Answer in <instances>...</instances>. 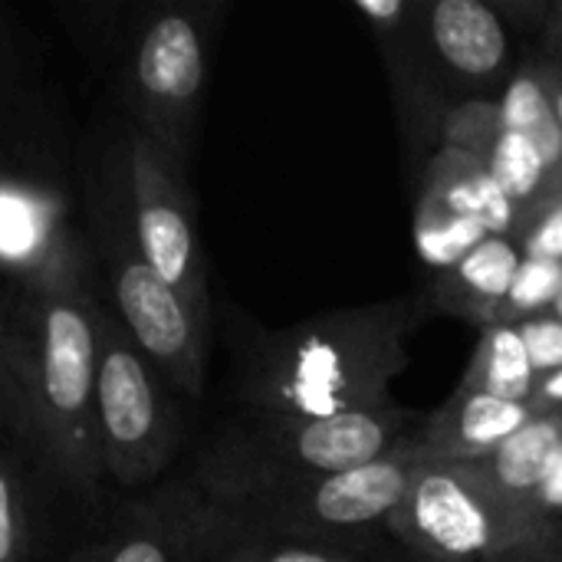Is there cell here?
Wrapping results in <instances>:
<instances>
[{
    "label": "cell",
    "mask_w": 562,
    "mask_h": 562,
    "mask_svg": "<svg viewBox=\"0 0 562 562\" xmlns=\"http://www.w3.org/2000/svg\"><path fill=\"white\" fill-rule=\"evenodd\" d=\"M102 293L95 273L7 293L3 425L72 494L95 501V359Z\"/></svg>",
    "instance_id": "1"
},
{
    "label": "cell",
    "mask_w": 562,
    "mask_h": 562,
    "mask_svg": "<svg viewBox=\"0 0 562 562\" xmlns=\"http://www.w3.org/2000/svg\"><path fill=\"white\" fill-rule=\"evenodd\" d=\"M530 402H507L481 392L458 389L425 425L415 428L412 448L422 464H474L494 454L530 418Z\"/></svg>",
    "instance_id": "13"
},
{
    "label": "cell",
    "mask_w": 562,
    "mask_h": 562,
    "mask_svg": "<svg viewBox=\"0 0 562 562\" xmlns=\"http://www.w3.org/2000/svg\"><path fill=\"white\" fill-rule=\"evenodd\" d=\"M217 3L148 7L125 36L119 89L128 125L158 142L184 171L211 79Z\"/></svg>",
    "instance_id": "6"
},
{
    "label": "cell",
    "mask_w": 562,
    "mask_h": 562,
    "mask_svg": "<svg viewBox=\"0 0 562 562\" xmlns=\"http://www.w3.org/2000/svg\"><path fill=\"white\" fill-rule=\"evenodd\" d=\"M494 105L507 128L520 132L524 138H530L537 145L547 168L562 184V132L557 115H553V105H550L547 82H543V63L527 59L524 66H517L514 76L507 79V86L497 92Z\"/></svg>",
    "instance_id": "19"
},
{
    "label": "cell",
    "mask_w": 562,
    "mask_h": 562,
    "mask_svg": "<svg viewBox=\"0 0 562 562\" xmlns=\"http://www.w3.org/2000/svg\"><path fill=\"white\" fill-rule=\"evenodd\" d=\"M122 171L132 234L151 270L181 296L191 316L211 333V286L207 254L188 191V171L145 132L125 125L122 135Z\"/></svg>",
    "instance_id": "9"
},
{
    "label": "cell",
    "mask_w": 562,
    "mask_h": 562,
    "mask_svg": "<svg viewBox=\"0 0 562 562\" xmlns=\"http://www.w3.org/2000/svg\"><path fill=\"white\" fill-rule=\"evenodd\" d=\"M33 547V507L16 454L0 448V562H26Z\"/></svg>",
    "instance_id": "22"
},
{
    "label": "cell",
    "mask_w": 562,
    "mask_h": 562,
    "mask_svg": "<svg viewBox=\"0 0 562 562\" xmlns=\"http://www.w3.org/2000/svg\"><path fill=\"white\" fill-rule=\"evenodd\" d=\"M191 514H194V553L201 562H359L356 550L349 547L303 543V540L217 524L207 514H201L194 501H191Z\"/></svg>",
    "instance_id": "18"
},
{
    "label": "cell",
    "mask_w": 562,
    "mask_h": 562,
    "mask_svg": "<svg viewBox=\"0 0 562 562\" xmlns=\"http://www.w3.org/2000/svg\"><path fill=\"white\" fill-rule=\"evenodd\" d=\"M562 290V263L557 260H540V257H524L514 283L507 290V300L497 313V323L504 326H517L524 319L543 316L553 310L557 296ZM494 323V326H497Z\"/></svg>",
    "instance_id": "23"
},
{
    "label": "cell",
    "mask_w": 562,
    "mask_h": 562,
    "mask_svg": "<svg viewBox=\"0 0 562 562\" xmlns=\"http://www.w3.org/2000/svg\"><path fill=\"white\" fill-rule=\"evenodd\" d=\"M89 270V244L66 198L36 178L0 171V273L10 286L33 290Z\"/></svg>",
    "instance_id": "10"
},
{
    "label": "cell",
    "mask_w": 562,
    "mask_h": 562,
    "mask_svg": "<svg viewBox=\"0 0 562 562\" xmlns=\"http://www.w3.org/2000/svg\"><path fill=\"white\" fill-rule=\"evenodd\" d=\"M550 316H557L562 323V290H560V296H557V303H553V310H550Z\"/></svg>",
    "instance_id": "32"
},
{
    "label": "cell",
    "mask_w": 562,
    "mask_h": 562,
    "mask_svg": "<svg viewBox=\"0 0 562 562\" xmlns=\"http://www.w3.org/2000/svg\"><path fill=\"white\" fill-rule=\"evenodd\" d=\"M562 445V412H540L514 438H507L494 454L474 461V474L510 507L540 517L537 491L547 477V468ZM543 520V517H540Z\"/></svg>",
    "instance_id": "17"
},
{
    "label": "cell",
    "mask_w": 562,
    "mask_h": 562,
    "mask_svg": "<svg viewBox=\"0 0 562 562\" xmlns=\"http://www.w3.org/2000/svg\"><path fill=\"white\" fill-rule=\"evenodd\" d=\"M231 319L234 398L254 415L333 418L385 408L392 382L408 369L405 300L319 313L286 329H263L237 313Z\"/></svg>",
    "instance_id": "2"
},
{
    "label": "cell",
    "mask_w": 562,
    "mask_h": 562,
    "mask_svg": "<svg viewBox=\"0 0 562 562\" xmlns=\"http://www.w3.org/2000/svg\"><path fill=\"white\" fill-rule=\"evenodd\" d=\"M517 244L524 257H540V260H557L562 263V194L543 201L537 211L527 214Z\"/></svg>",
    "instance_id": "24"
},
{
    "label": "cell",
    "mask_w": 562,
    "mask_h": 562,
    "mask_svg": "<svg viewBox=\"0 0 562 562\" xmlns=\"http://www.w3.org/2000/svg\"><path fill=\"white\" fill-rule=\"evenodd\" d=\"M418 201L481 224L491 237H514L524 227L520 207L497 188L487 168L468 151L441 145L425 168Z\"/></svg>",
    "instance_id": "14"
},
{
    "label": "cell",
    "mask_w": 562,
    "mask_h": 562,
    "mask_svg": "<svg viewBox=\"0 0 562 562\" xmlns=\"http://www.w3.org/2000/svg\"><path fill=\"white\" fill-rule=\"evenodd\" d=\"M418 464L422 461L412 448V438H405L385 458L342 474L303 477L231 501H198L191 491L188 494L198 510L217 524L356 550V540L362 533L385 527L392 510L402 504Z\"/></svg>",
    "instance_id": "7"
},
{
    "label": "cell",
    "mask_w": 562,
    "mask_h": 562,
    "mask_svg": "<svg viewBox=\"0 0 562 562\" xmlns=\"http://www.w3.org/2000/svg\"><path fill=\"white\" fill-rule=\"evenodd\" d=\"M458 389L507 398V402H530L537 389V372L530 366V356L517 326L497 323V326L481 329V342Z\"/></svg>",
    "instance_id": "20"
},
{
    "label": "cell",
    "mask_w": 562,
    "mask_h": 562,
    "mask_svg": "<svg viewBox=\"0 0 562 562\" xmlns=\"http://www.w3.org/2000/svg\"><path fill=\"white\" fill-rule=\"evenodd\" d=\"M530 405H533V412H562V369L537 379Z\"/></svg>",
    "instance_id": "27"
},
{
    "label": "cell",
    "mask_w": 562,
    "mask_h": 562,
    "mask_svg": "<svg viewBox=\"0 0 562 562\" xmlns=\"http://www.w3.org/2000/svg\"><path fill=\"white\" fill-rule=\"evenodd\" d=\"M198 562H201V560H198Z\"/></svg>",
    "instance_id": "33"
},
{
    "label": "cell",
    "mask_w": 562,
    "mask_h": 562,
    "mask_svg": "<svg viewBox=\"0 0 562 562\" xmlns=\"http://www.w3.org/2000/svg\"><path fill=\"white\" fill-rule=\"evenodd\" d=\"M415 415L385 405L333 418L240 412L198 454L184 484L198 501H231L263 487L326 477L385 458L415 435Z\"/></svg>",
    "instance_id": "3"
},
{
    "label": "cell",
    "mask_w": 562,
    "mask_h": 562,
    "mask_svg": "<svg viewBox=\"0 0 562 562\" xmlns=\"http://www.w3.org/2000/svg\"><path fill=\"white\" fill-rule=\"evenodd\" d=\"M385 530L428 562H562V527L501 501L471 464H418Z\"/></svg>",
    "instance_id": "5"
},
{
    "label": "cell",
    "mask_w": 562,
    "mask_h": 562,
    "mask_svg": "<svg viewBox=\"0 0 562 562\" xmlns=\"http://www.w3.org/2000/svg\"><path fill=\"white\" fill-rule=\"evenodd\" d=\"M517 333L527 346L537 379L562 369V323L557 316L543 313V316L524 319V323H517Z\"/></svg>",
    "instance_id": "25"
},
{
    "label": "cell",
    "mask_w": 562,
    "mask_h": 562,
    "mask_svg": "<svg viewBox=\"0 0 562 562\" xmlns=\"http://www.w3.org/2000/svg\"><path fill=\"white\" fill-rule=\"evenodd\" d=\"M95 441L102 477L132 491L158 481L181 445L175 389L105 310L99 313Z\"/></svg>",
    "instance_id": "8"
},
{
    "label": "cell",
    "mask_w": 562,
    "mask_h": 562,
    "mask_svg": "<svg viewBox=\"0 0 562 562\" xmlns=\"http://www.w3.org/2000/svg\"><path fill=\"white\" fill-rule=\"evenodd\" d=\"M520 260L524 250L514 237H487L458 267L438 273L435 303L445 313L487 329L497 323Z\"/></svg>",
    "instance_id": "16"
},
{
    "label": "cell",
    "mask_w": 562,
    "mask_h": 562,
    "mask_svg": "<svg viewBox=\"0 0 562 562\" xmlns=\"http://www.w3.org/2000/svg\"><path fill=\"white\" fill-rule=\"evenodd\" d=\"M543 46H547V59H550V63H557V66H562V3L550 7V20H547V40H543Z\"/></svg>",
    "instance_id": "28"
},
{
    "label": "cell",
    "mask_w": 562,
    "mask_h": 562,
    "mask_svg": "<svg viewBox=\"0 0 562 562\" xmlns=\"http://www.w3.org/2000/svg\"><path fill=\"white\" fill-rule=\"evenodd\" d=\"M418 36L428 56L471 89V99H487V89H504L514 76L510 26L497 3L487 0H428L418 3Z\"/></svg>",
    "instance_id": "11"
},
{
    "label": "cell",
    "mask_w": 562,
    "mask_h": 562,
    "mask_svg": "<svg viewBox=\"0 0 562 562\" xmlns=\"http://www.w3.org/2000/svg\"><path fill=\"white\" fill-rule=\"evenodd\" d=\"M102 562H198L194 514L184 484L125 507L119 530L105 540Z\"/></svg>",
    "instance_id": "15"
},
{
    "label": "cell",
    "mask_w": 562,
    "mask_h": 562,
    "mask_svg": "<svg viewBox=\"0 0 562 562\" xmlns=\"http://www.w3.org/2000/svg\"><path fill=\"white\" fill-rule=\"evenodd\" d=\"M3 336H7V296H0V425H3Z\"/></svg>",
    "instance_id": "30"
},
{
    "label": "cell",
    "mask_w": 562,
    "mask_h": 562,
    "mask_svg": "<svg viewBox=\"0 0 562 562\" xmlns=\"http://www.w3.org/2000/svg\"><path fill=\"white\" fill-rule=\"evenodd\" d=\"M82 234L105 310L165 375L175 395L201 398L211 333L142 257L128 217L122 155H109L99 165V175L89 178Z\"/></svg>",
    "instance_id": "4"
},
{
    "label": "cell",
    "mask_w": 562,
    "mask_h": 562,
    "mask_svg": "<svg viewBox=\"0 0 562 562\" xmlns=\"http://www.w3.org/2000/svg\"><path fill=\"white\" fill-rule=\"evenodd\" d=\"M540 63H543V82H547V92H550V105H553V115H557L562 132V66L550 63L547 56Z\"/></svg>",
    "instance_id": "29"
},
{
    "label": "cell",
    "mask_w": 562,
    "mask_h": 562,
    "mask_svg": "<svg viewBox=\"0 0 562 562\" xmlns=\"http://www.w3.org/2000/svg\"><path fill=\"white\" fill-rule=\"evenodd\" d=\"M441 145L477 158L497 188L520 207L524 221L543 201L562 194L557 175L530 138L507 128L494 99H461L441 119Z\"/></svg>",
    "instance_id": "12"
},
{
    "label": "cell",
    "mask_w": 562,
    "mask_h": 562,
    "mask_svg": "<svg viewBox=\"0 0 562 562\" xmlns=\"http://www.w3.org/2000/svg\"><path fill=\"white\" fill-rule=\"evenodd\" d=\"M105 560V543H99V547H86L82 553H76L69 562H102Z\"/></svg>",
    "instance_id": "31"
},
{
    "label": "cell",
    "mask_w": 562,
    "mask_h": 562,
    "mask_svg": "<svg viewBox=\"0 0 562 562\" xmlns=\"http://www.w3.org/2000/svg\"><path fill=\"white\" fill-rule=\"evenodd\" d=\"M487 237L491 234L474 221L454 217L425 201L415 204V247H418V257L425 260V267H431L438 273L458 267Z\"/></svg>",
    "instance_id": "21"
},
{
    "label": "cell",
    "mask_w": 562,
    "mask_h": 562,
    "mask_svg": "<svg viewBox=\"0 0 562 562\" xmlns=\"http://www.w3.org/2000/svg\"><path fill=\"white\" fill-rule=\"evenodd\" d=\"M537 510H540L543 520L562 527V445L560 451L553 454V461L547 468V477H543V484L537 491Z\"/></svg>",
    "instance_id": "26"
}]
</instances>
